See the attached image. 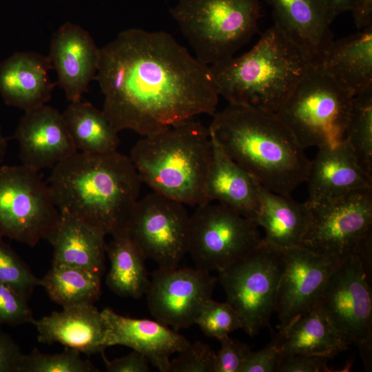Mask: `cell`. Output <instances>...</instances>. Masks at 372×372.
I'll use <instances>...</instances> for the list:
<instances>
[{"label":"cell","instance_id":"1","mask_svg":"<svg viewBox=\"0 0 372 372\" xmlns=\"http://www.w3.org/2000/svg\"><path fill=\"white\" fill-rule=\"evenodd\" d=\"M95 79L103 111L118 131L146 136L203 114L219 94L210 67L171 34L130 28L100 48Z\"/></svg>","mask_w":372,"mask_h":372},{"label":"cell","instance_id":"2","mask_svg":"<svg viewBox=\"0 0 372 372\" xmlns=\"http://www.w3.org/2000/svg\"><path fill=\"white\" fill-rule=\"evenodd\" d=\"M141 183L129 156L76 151L52 168L47 185L59 212L114 236L127 230Z\"/></svg>","mask_w":372,"mask_h":372},{"label":"cell","instance_id":"3","mask_svg":"<svg viewBox=\"0 0 372 372\" xmlns=\"http://www.w3.org/2000/svg\"><path fill=\"white\" fill-rule=\"evenodd\" d=\"M213 116L211 138L265 188L291 194L305 182L310 160L276 112L229 103Z\"/></svg>","mask_w":372,"mask_h":372},{"label":"cell","instance_id":"4","mask_svg":"<svg viewBox=\"0 0 372 372\" xmlns=\"http://www.w3.org/2000/svg\"><path fill=\"white\" fill-rule=\"evenodd\" d=\"M129 157L142 183L154 192L190 206L209 203L212 142L200 123L189 119L143 136Z\"/></svg>","mask_w":372,"mask_h":372},{"label":"cell","instance_id":"5","mask_svg":"<svg viewBox=\"0 0 372 372\" xmlns=\"http://www.w3.org/2000/svg\"><path fill=\"white\" fill-rule=\"evenodd\" d=\"M309 65L273 25L245 54L209 67L219 96L229 103L276 112Z\"/></svg>","mask_w":372,"mask_h":372},{"label":"cell","instance_id":"6","mask_svg":"<svg viewBox=\"0 0 372 372\" xmlns=\"http://www.w3.org/2000/svg\"><path fill=\"white\" fill-rule=\"evenodd\" d=\"M169 12L193 48L209 66L234 56L257 31L259 0H178Z\"/></svg>","mask_w":372,"mask_h":372},{"label":"cell","instance_id":"7","mask_svg":"<svg viewBox=\"0 0 372 372\" xmlns=\"http://www.w3.org/2000/svg\"><path fill=\"white\" fill-rule=\"evenodd\" d=\"M353 96L309 64L276 113L304 149L333 147L344 140Z\"/></svg>","mask_w":372,"mask_h":372},{"label":"cell","instance_id":"8","mask_svg":"<svg viewBox=\"0 0 372 372\" xmlns=\"http://www.w3.org/2000/svg\"><path fill=\"white\" fill-rule=\"evenodd\" d=\"M285 267L283 250L262 240L245 256L218 271L227 302L251 337L269 327Z\"/></svg>","mask_w":372,"mask_h":372},{"label":"cell","instance_id":"9","mask_svg":"<svg viewBox=\"0 0 372 372\" xmlns=\"http://www.w3.org/2000/svg\"><path fill=\"white\" fill-rule=\"evenodd\" d=\"M60 213L37 171L0 167V236L34 247L47 239Z\"/></svg>","mask_w":372,"mask_h":372},{"label":"cell","instance_id":"10","mask_svg":"<svg viewBox=\"0 0 372 372\" xmlns=\"http://www.w3.org/2000/svg\"><path fill=\"white\" fill-rule=\"evenodd\" d=\"M258 224L220 203L196 206L190 215L187 253L196 267L220 271L259 245Z\"/></svg>","mask_w":372,"mask_h":372},{"label":"cell","instance_id":"11","mask_svg":"<svg viewBox=\"0 0 372 372\" xmlns=\"http://www.w3.org/2000/svg\"><path fill=\"white\" fill-rule=\"evenodd\" d=\"M306 203L311 219L300 246L317 254L344 260L371 233L372 189Z\"/></svg>","mask_w":372,"mask_h":372},{"label":"cell","instance_id":"12","mask_svg":"<svg viewBox=\"0 0 372 372\" xmlns=\"http://www.w3.org/2000/svg\"><path fill=\"white\" fill-rule=\"evenodd\" d=\"M371 278L359 256L342 260L330 276L319 304L333 326L360 350L366 369L372 353Z\"/></svg>","mask_w":372,"mask_h":372},{"label":"cell","instance_id":"13","mask_svg":"<svg viewBox=\"0 0 372 372\" xmlns=\"http://www.w3.org/2000/svg\"><path fill=\"white\" fill-rule=\"evenodd\" d=\"M185 205L152 192L136 203L127 231L146 258L178 267L188 251L190 215Z\"/></svg>","mask_w":372,"mask_h":372},{"label":"cell","instance_id":"14","mask_svg":"<svg viewBox=\"0 0 372 372\" xmlns=\"http://www.w3.org/2000/svg\"><path fill=\"white\" fill-rule=\"evenodd\" d=\"M217 281L196 267H158L145 293L149 309L155 320L176 331L189 327L211 298Z\"/></svg>","mask_w":372,"mask_h":372},{"label":"cell","instance_id":"15","mask_svg":"<svg viewBox=\"0 0 372 372\" xmlns=\"http://www.w3.org/2000/svg\"><path fill=\"white\" fill-rule=\"evenodd\" d=\"M282 250L285 267L275 311L280 320L278 329L319 304L330 276L342 260L317 254L302 246Z\"/></svg>","mask_w":372,"mask_h":372},{"label":"cell","instance_id":"16","mask_svg":"<svg viewBox=\"0 0 372 372\" xmlns=\"http://www.w3.org/2000/svg\"><path fill=\"white\" fill-rule=\"evenodd\" d=\"M14 138L21 165L37 172L53 168L77 151L62 113L45 104L25 111Z\"/></svg>","mask_w":372,"mask_h":372},{"label":"cell","instance_id":"17","mask_svg":"<svg viewBox=\"0 0 372 372\" xmlns=\"http://www.w3.org/2000/svg\"><path fill=\"white\" fill-rule=\"evenodd\" d=\"M48 56L68 100H81L96 78L100 59V48L90 33L78 24L63 23L52 37Z\"/></svg>","mask_w":372,"mask_h":372},{"label":"cell","instance_id":"18","mask_svg":"<svg viewBox=\"0 0 372 372\" xmlns=\"http://www.w3.org/2000/svg\"><path fill=\"white\" fill-rule=\"evenodd\" d=\"M274 25L301 52L309 64L321 65L333 41L325 0H266Z\"/></svg>","mask_w":372,"mask_h":372},{"label":"cell","instance_id":"19","mask_svg":"<svg viewBox=\"0 0 372 372\" xmlns=\"http://www.w3.org/2000/svg\"><path fill=\"white\" fill-rule=\"evenodd\" d=\"M101 313L107 347L123 345L136 350L161 372H169L170 355L189 343L185 336L156 320L123 316L110 308L104 309Z\"/></svg>","mask_w":372,"mask_h":372},{"label":"cell","instance_id":"20","mask_svg":"<svg viewBox=\"0 0 372 372\" xmlns=\"http://www.w3.org/2000/svg\"><path fill=\"white\" fill-rule=\"evenodd\" d=\"M32 324L40 343H60L65 347L87 355L103 354L106 344V326L101 313L93 304L63 307Z\"/></svg>","mask_w":372,"mask_h":372},{"label":"cell","instance_id":"21","mask_svg":"<svg viewBox=\"0 0 372 372\" xmlns=\"http://www.w3.org/2000/svg\"><path fill=\"white\" fill-rule=\"evenodd\" d=\"M305 182L308 200H329L360 189H372V177L360 166L344 139L333 147L318 148L310 165Z\"/></svg>","mask_w":372,"mask_h":372},{"label":"cell","instance_id":"22","mask_svg":"<svg viewBox=\"0 0 372 372\" xmlns=\"http://www.w3.org/2000/svg\"><path fill=\"white\" fill-rule=\"evenodd\" d=\"M48 56L17 52L0 63V95L6 105L25 111L45 105L55 85Z\"/></svg>","mask_w":372,"mask_h":372},{"label":"cell","instance_id":"23","mask_svg":"<svg viewBox=\"0 0 372 372\" xmlns=\"http://www.w3.org/2000/svg\"><path fill=\"white\" fill-rule=\"evenodd\" d=\"M59 213V220L47 238L53 247L52 265L82 268L102 276L106 235L74 216Z\"/></svg>","mask_w":372,"mask_h":372},{"label":"cell","instance_id":"24","mask_svg":"<svg viewBox=\"0 0 372 372\" xmlns=\"http://www.w3.org/2000/svg\"><path fill=\"white\" fill-rule=\"evenodd\" d=\"M211 142L212 158L206 182L207 201H217L256 223L259 203L255 179L212 138Z\"/></svg>","mask_w":372,"mask_h":372},{"label":"cell","instance_id":"25","mask_svg":"<svg viewBox=\"0 0 372 372\" xmlns=\"http://www.w3.org/2000/svg\"><path fill=\"white\" fill-rule=\"evenodd\" d=\"M256 185L259 203L256 223L265 231L263 242L282 250L300 246L311 219L307 203L296 201L291 194L273 192L256 180Z\"/></svg>","mask_w":372,"mask_h":372},{"label":"cell","instance_id":"26","mask_svg":"<svg viewBox=\"0 0 372 372\" xmlns=\"http://www.w3.org/2000/svg\"><path fill=\"white\" fill-rule=\"evenodd\" d=\"M321 66L352 96L372 87V25L333 41Z\"/></svg>","mask_w":372,"mask_h":372},{"label":"cell","instance_id":"27","mask_svg":"<svg viewBox=\"0 0 372 372\" xmlns=\"http://www.w3.org/2000/svg\"><path fill=\"white\" fill-rule=\"evenodd\" d=\"M278 333L282 355H318L330 359L347 350L350 344L319 304L279 329Z\"/></svg>","mask_w":372,"mask_h":372},{"label":"cell","instance_id":"28","mask_svg":"<svg viewBox=\"0 0 372 372\" xmlns=\"http://www.w3.org/2000/svg\"><path fill=\"white\" fill-rule=\"evenodd\" d=\"M105 252L110 261L105 279L107 287L121 297L138 299L143 296L149 285L145 264L147 258L128 231L112 236L106 244Z\"/></svg>","mask_w":372,"mask_h":372},{"label":"cell","instance_id":"29","mask_svg":"<svg viewBox=\"0 0 372 372\" xmlns=\"http://www.w3.org/2000/svg\"><path fill=\"white\" fill-rule=\"evenodd\" d=\"M77 151L106 154L117 151L118 131L104 112L89 102H70L62 113Z\"/></svg>","mask_w":372,"mask_h":372},{"label":"cell","instance_id":"30","mask_svg":"<svg viewBox=\"0 0 372 372\" xmlns=\"http://www.w3.org/2000/svg\"><path fill=\"white\" fill-rule=\"evenodd\" d=\"M39 286L62 307L93 304L101 295V276L82 268L52 265Z\"/></svg>","mask_w":372,"mask_h":372},{"label":"cell","instance_id":"31","mask_svg":"<svg viewBox=\"0 0 372 372\" xmlns=\"http://www.w3.org/2000/svg\"><path fill=\"white\" fill-rule=\"evenodd\" d=\"M344 139L361 168L372 177V87L353 96Z\"/></svg>","mask_w":372,"mask_h":372},{"label":"cell","instance_id":"32","mask_svg":"<svg viewBox=\"0 0 372 372\" xmlns=\"http://www.w3.org/2000/svg\"><path fill=\"white\" fill-rule=\"evenodd\" d=\"M89 360L83 359L76 350L65 347L61 353L45 354L34 348L25 354L20 372H97Z\"/></svg>","mask_w":372,"mask_h":372},{"label":"cell","instance_id":"33","mask_svg":"<svg viewBox=\"0 0 372 372\" xmlns=\"http://www.w3.org/2000/svg\"><path fill=\"white\" fill-rule=\"evenodd\" d=\"M39 281L29 266L0 236V282L28 300L34 288L39 286Z\"/></svg>","mask_w":372,"mask_h":372},{"label":"cell","instance_id":"34","mask_svg":"<svg viewBox=\"0 0 372 372\" xmlns=\"http://www.w3.org/2000/svg\"><path fill=\"white\" fill-rule=\"evenodd\" d=\"M195 324L206 336L218 340L242 329L241 320L234 309L227 302H220L212 298L202 307Z\"/></svg>","mask_w":372,"mask_h":372},{"label":"cell","instance_id":"35","mask_svg":"<svg viewBox=\"0 0 372 372\" xmlns=\"http://www.w3.org/2000/svg\"><path fill=\"white\" fill-rule=\"evenodd\" d=\"M170 360L169 372H214L216 353L201 341L189 343Z\"/></svg>","mask_w":372,"mask_h":372},{"label":"cell","instance_id":"36","mask_svg":"<svg viewBox=\"0 0 372 372\" xmlns=\"http://www.w3.org/2000/svg\"><path fill=\"white\" fill-rule=\"evenodd\" d=\"M34 320L28 300L0 282V327L32 324Z\"/></svg>","mask_w":372,"mask_h":372},{"label":"cell","instance_id":"37","mask_svg":"<svg viewBox=\"0 0 372 372\" xmlns=\"http://www.w3.org/2000/svg\"><path fill=\"white\" fill-rule=\"evenodd\" d=\"M218 340L220 349L216 353L214 372H240L251 351L249 345L229 335Z\"/></svg>","mask_w":372,"mask_h":372},{"label":"cell","instance_id":"38","mask_svg":"<svg viewBox=\"0 0 372 372\" xmlns=\"http://www.w3.org/2000/svg\"><path fill=\"white\" fill-rule=\"evenodd\" d=\"M282 356L276 332L267 346L258 351H251L240 372H276Z\"/></svg>","mask_w":372,"mask_h":372},{"label":"cell","instance_id":"39","mask_svg":"<svg viewBox=\"0 0 372 372\" xmlns=\"http://www.w3.org/2000/svg\"><path fill=\"white\" fill-rule=\"evenodd\" d=\"M329 358L300 354L282 355L276 372H331Z\"/></svg>","mask_w":372,"mask_h":372},{"label":"cell","instance_id":"40","mask_svg":"<svg viewBox=\"0 0 372 372\" xmlns=\"http://www.w3.org/2000/svg\"><path fill=\"white\" fill-rule=\"evenodd\" d=\"M24 355L20 347L0 327V372H20Z\"/></svg>","mask_w":372,"mask_h":372},{"label":"cell","instance_id":"41","mask_svg":"<svg viewBox=\"0 0 372 372\" xmlns=\"http://www.w3.org/2000/svg\"><path fill=\"white\" fill-rule=\"evenodd\" d=\"M106 371L108 372H147L149 371V360L141 353L133 350L127 355L109 360L102 354Z\"/></svg>","mask_w":372,"mask_h":372},{"label":"cell","instance_id":"42","mask_svg":"<svg viewBox=\"0 0 372 372\" xmlns=\"http://www.w3.org/2000/svg\"><path fill=\"white\" fill-rule=\"evenodd\" d=\"M350 11L359 30L372 25V0H353Z\"/></svg>","mask_w":372,"mask_h":372},{"label":"cell","instance_id":"43","mask_svg":"<svg viewBox=\"0 0 372 372\" xmlns=\"http://www.w3.org/2000/svg\"><path fill=\"white\" fill-rule=\"evenodd\" d=\"M355 254L359 256L366 274L370 278H371L372 232L369 234L360 242Z\"/></svg>","mask_w":372,"mask_h":372},{"label":"cell","instance_id":"44","mask_svg":"<svg viewBox=\"0 0 372 372\" xmlns=\"http://www.w3.org/2000/svg\"><path fill=\"white\" fill-rule=\"evenodd\" d=\"M332 22L336 17L347 11H350L353 0H325Z\"/></svg>","mask_w":372,"mask_h":372},{"label":"cell","instance_id":"45","mask_svg":"<svg viewBox=\"0 0 372 372\" xmlns=\"http://www.w3.org/2000/svg\"><path fill=\"white\" fill-rule=\"evenodd\" d=\"M7 149V140L4 137L0 126V167L4 160Z\"/></svg>","mask_w":372,"mask_h":372}]
</instances>
